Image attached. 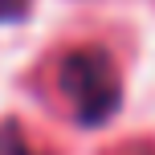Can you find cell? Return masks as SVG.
Returning a JSON list of instances; mask_svg holds the SVG:
<instances>
[{
  "instance_id": "cell-1",
  "label": "cell",
  "mask_w": 155,
  "mask_h": 155,
  "mask_svg": "<svg viewBox=\"0 0 155 155\" xmlns=\"http://www.w3.org/2000/svg\"><path fill=\"white\" fill-rule=\"evenodd\" d=\"M57 90L82 127H102L123 102V78L102 45H78L57 61Z\"/></svg>"
},
{
  "instance_id": "cell-2",
  "label": "cell",
  "mask_w": 155,
  "mask_h": 155,
  "mask_svg": "<svg viewBox=\"0 0 155 155\" xmlns=\"http://www.w3.org/2000/svg\"><path fill=\"white\" fill-rule=\"evenodd\" d=\"M0 155H49V151L29 139V131L21 127V118H4V123H0Z\"/></svg>"
},
{
  "instance_id": "cell-3",
  "label": "cell",
  "mask_w": 155,
  "mask_h": 155,
  "mask_svg": "<svg viewBox=\"0 0 155 155\" xmlns=\"http://www.w3.org/2000/svg\"><path fill=\"white\" fill-rule=\"evenodd\" d=\"M33 0H0V21H21Z\"/></svg>"
},
{
  "instance_id": "cell-4",
  "label": "cell",
  "mask_w": 155,
  "mask_h": 155,
  "mask_svg": "<svg viewBox=\"0 0 155 155\" xmlns=\"http://www.w3.org/2000/svg\"><path fill=\"white\" fill-rule=\"evenodd\" d=\"M106 155H155V143H127V147L106 151Z\"/></svg>"
}]
</instances>
